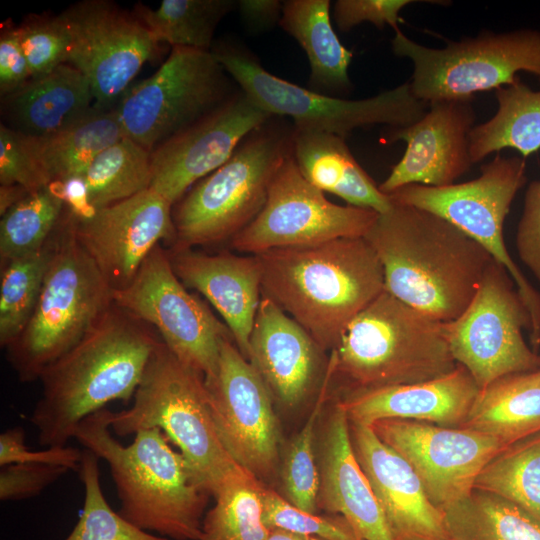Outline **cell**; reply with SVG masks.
Here are the masks:
<instances>
[{"mask_svg": "<svg viewBox=\"0 0 540 540\" xmlns=\"http://www.w3.org/2000/svg\"><path fill=\"white\" fill-rule=\"evenodd\" d=\"M413 124L391 128L389 143L404 141L405 152L379 185L386 195L410 184L443 187L454 184L473 165L470 133L476 114L472 99L444 100Z\"/></svg>", "mask_w": 540, "mask_h": 540, "instance_id": "obj_21", "label": "cell"}, {"mask_svg": "<svg viewBox=\"0 0 540 540\" xmlns=\"http://www.w3.org/2000/svg\"><path fill=\"white\" fill-rule=\"evenodd\" d=\"M271 117L239 90L217 110L151 151L150 188L174 206Z\"/></svg>", "mask_w": 540, "mask_h": 540, "instance_id": "obj_20", "label": "cell"}, {"mask_svg": "<svg viewBox=\"0 0 540 540\" xmlns=\"http://www.w3.org/2000/svg\"><path fill=\"white\" fill-rule=\"evenodd\" d=\"M330 355L334 377L349 390L424 382L457 367L444 322L385 290L347 325Z\"/></svg>", "mask_w": 540, "mask_h": 540, "instance_id": "obj_6", "label": "cell"}, {"mask_svg": "<svg viewBox=\"0 0 540 540\" xmlns=\"http://www.w3.org/2000/svg\"><path fill=\"white\" fill-rule=\"evenodd\" d=\"M239 90L212 51L172 47L159 69L131 85L114 108L125 137L151 152Z\"/></svg>", "mask_w": 540, "mask_h": 540, "instance_id": "obj_12", "label": "cell"}, {"mask_svg": "<svg viewBox=\"0 0 540 540\" xmlns=\"http://www.w3.org/2000/svg\"><path fill=\"white\" fill-rule=\"evenodd\" d=\"M173 205L152 188L95 210L72 214L76 239L113 290L125 287L161 241H174Z\"/></svg>", "mask_w": 540, "mask_h": 540, "instance_id": "obj_19", "label": "cell"}, {"mask_svg": "<svg viewBox=\"0 0 540 540\" xmlns=\"http://www.w3.org/2000/svg\"><path fill=\"white\" fill-rule=\"evenodd\" d=\"M0 183L34 191L49 185L32 150L29 137L1 123Z\"/></svg>", "mask_w": 540, "mask_h": 540, "instance_id": "obj_44", "label": "cell"}, {"mask_svg": "<svg viewBox=\"0 0 540 540\" xmlns=\"http://www.w3.org/2000/svg\"><path fill=\"white\" fill-rule=\"evenodd\" d=\"M378 214L369 208L330 202L303 176L291 153L276 171L262 210L230 245L257 255L272 249L364 237Z\"/></svg>", "mask_w": 540, "mask_h": 540, "instance_id": "obj_15", "label": "cell"}, {"mask_svg": "<svg viewBox=\"0 0 540 540\" xmlns=\"http://www.w3.org/2000/svg\"><path fill=\"white\" fill-rule=\"evenodd\" d=\"M204 381L223 445L241 467L269 483L280 464V425L268 388L233 338L222 341L217 372Z\"/></svg>", "mask_w": 540, "mask_h": 540, "instance_id": "obj_16", "label": "cell"}, {"mask_svg": "<svg viewBox=\"0 0 540 540\" xmlns=\"http://www.w3.org/2000/svg\"><path fill=\"white\" fill-rule=\"evenodd\" d=\"M324 352L302 326L262 296L250 335L248 361L273 399L294 409L319 390L328 365Z\"/></svg>", "mask_w": 540, "mask_h": 540, "instance_id": "obj_22", "label": "cell"}, {"mask_svg": "<svg viewBox=\"0 0 540 540\" xmlns=\"http://www.w3.org/2000/svg\"><path fill=\"white\" fill-rule=\"evenodd\" d=\"M211 51L251 101L273 117L290 118L295 130L324 132L345 139L357 128L409 126L429 107L413 95L409 81L373 97L348 100L273 75L237 44L213 45Z\"/></svg>", "mask_w": 540, "mask_h": 540, "instance_id": "obj_9", "label": "cell"}, {"mask_svg": "<svg viewBox=\"0 0 540 540\" xmlns=\"http://www.w3.org/2000/svg\"><path fill=\"white\" fill-rule=\"evenodd\" d=\"M241 16L252 29L262 30L279 24L283 2L276 0H241L237 2Z\"/></svg>", "mask_w": 540, "mask_h": 540, "instance_id": "obj_50", "label": "cell"}, {"mask_svg": "<svg viewBox=\"0 0 540 540\" xmlns=\"http://www.w3.org/2000/svg\"><path fill=\"white\" fill-rule=\"evenodd\" d=\"M370 427L410 464L440 510L467 497L482 469L508 447L483 433L420 421L383 419Z\"/></svg>", "mask_w": 540, "mask_h": 540, "instance_id": "obj_18", "label": "cell"}, {"mask_svg": "<svg viewBox=\"0 0 540 540\" xmlns=\"http://www.w3.org/2000/svg\"><path fill=\"white\" fill-rule=\"evenodd\" d=\"M260 482L249 472L228 480L204 515L198 540H266L269 530L262 518Z\"/></svg>", "mask_w": 540, "mask_h": 540, "instance_id": "obj_38", "label": "cell"}, {"mask_svg": "<svg viewBox=\"0 0 540 540\" xmlns=\"http://www.w3.org/2000/svg\"><path fill=\"white\" fill-rule=\"evenodd\" d=\"M24 439L22 427H14L1 433V467L15 463H37L58 465L79 471L82 458V452L79 449L66 445L33 451L25 445Z\"/></svg>", "mask_w": 540, "mask_h": 540, "instance_id": "obj_47", "label": "cell"}, {"mask_svg": "<svg viewBox=\"0 0 540 540\" xmlns=\"http://www.w3.org/2000/svg\"><path fill=\"white\" fill-rule=\"evenodd\" d=\"M292 156L303 176L322 192L348 205L388 211L392 202L356 161L345 139L324 132L293 128Z\"/></svg>", "mask_w": 540, "mask_h": 540, "instance_id": "obj_28", "label": "cell"}, {"mask_svg": "<svg viewBox=\"0 0 540 540\" xmlns=\"http://www.w3.org/2000/svg\"><path fill=\"white\" fill-rule=\"evenodd\" d=\"M70 470L63 466L15 463L1 467L0 499L23 500L38 496Z\"/></svg>", "mask_w": 540, "mask_h": 540, "instance_id": "obj_45", "label": "cell"}, {"mask_svg": "<svg viewBox=\"0 0 540 540\" xmlns=\"http://www.w3.org/2000/svg\"><path fill=\"white\" fill-rule=\"evenodd\" d=\"M57 188L47 186L29 192L1 216V264L43 249L64 211Z\"/></svg>", "mask_w": 540, "mask_h": 540, "instance_id": "obj_37", "label": "cell"}, {"mask_svg": "<svg viewBox=\"0 0 540 540\" xmlns=\"http://www.w3.org/2000/svg\"><path fill=\"white\" fill-rule=\"evenodd\" d=\"M266 540H324L315 536H308L289 532L282 529H270Z\"/></svg>", "mask_w": 540, "mask_h": 540, "instance_id": "obj_52", "label": "cell"}, {"mask_svg": "<svg viewBox=\"0 0 540 540\" xmlns=\"http://www.w3.org/2000/svg\"><path fill=\"white\" fill-rule=\"evenodd\" d=\"M459 428L506 446L540 433V369L506 375L480 389Z\"/></svg>", "mask_w": 540, "mask_h": 540, "instance_id": "obj_29", "label": "cell"}, {"mask_svg": "<svg viewBox=\"0 0 540 540\" xmlns=\"http://www.w3.org/2000/svg\"><path fill=\"white\" fill-rule=\"evenodd\" d=\"M329 0L283 1L281 28L302 47L310 65V90L348 92L353 53L338 39L330 19Z\"/></svg>", "mask_w": 540, "mask_h": 540, "instance_id": "obj_30", "label": "cell"}, {"mask_svg": "<svg viewBox=\"0 0 540 540\" xmlns=\"http://www.w3.org/2000/svg\"><path fill=\"white\" fill-rule=\"evenodd\" d=\"M104 408L85 418L74 438L107 462L120 500L119 514L146 531L174 540H198L210 494L159 428L141 429L129 445L111 433Z\"/></svg>", "mask_w": 540, "mask_h": 540, "instance_id": "obj_4", "label": "cell"}, {"mask_svg": "<svg viewBox=\"0 0 540 540\" xmlns=\"http://www.w3.org/2000/svg\"><path fill=\"white\" fill-rule=\"evenodd\" d=\"M70 36L67 63L88 80L95 105L114 108L159 44L133 12L84 0L60 13Z\"/></svg>", "mask_w": 540, "mask_h": 540, "instance_id": "obj_17", "label": "cell"}, {"mask_svg": "<svg viewBox=\"0 0 540 540\" xmlns=\"http://www.w3.org/2000/svg\"><path fill=\"white\" fill-rule=\"evenodd\" d=\"M364 238L382 264L385 291L442 322L464 312L493 260L446 219L395 202Z\"/></svg>", "mask_w": 540, "mask_h": 540, "instance_id": "obj_2", "label": "cell"}, {"mask_svg": "<svg viewBox=\"0 0 540 540\" xmlns=\"http://www.w3.org/2000/svg\"><path fill=\"white\" fill-rule=\"evenodd\" d=\"M417 1L414 0H337L333 4V18L341 31H349L355 26L370 22L378 29L385 25L400 30L401 10Z\"/></svg>", "mask_w": 540, "mask_h": 540, "instance_id": "obj_46", "label": "cell"}, {"mask_svg": "<svg viewBox=\"0 0 540 540\" xmlns=\"http://www.w3.org/2000/svg\"><path fill=\"white\" fill-rule=\"evenodd\" d=\"M28 137L38 164L53 183L83 175L102 151L125 134L115 108L94 105L84 117L56 133Z\"/></svg>", "mask_w": 540, "mask_h": 540, "instance_id": "obj_31", "label": "cell"}, {"mask_svg": "<svg viewBox=\"0 0 540 540\" xmlns=\"http://www.w3.org/2000/svg\"><path fill=\"white\" fill-rule=\"evenodd\" d=\"M52 243L33 314L6 347L7 359L23 383L39 380L114 303L113 289L76 239L72 215L66 208L52 233Z\"/></svg>", "mask_w": 540, "mask_h": 540, "instance_id": "obj_7", "label": "cell"}, {"mask_svg": "<svg viewBox=\"0 0 540 540\" xmlns=\"http://www.w3.org/2000/svg\"><path fill=\"white\" fill-rule=\"evenodd\" d=\"M515 286L507 270L492 260L464 312L444 322L454 360L480 389L503 376L540 369V356L523 337L530 318Z\"/></svg>", "mask_w": 540, "mask_h": 540, "instance_id": "obj_13", "label": "cell"}, {"mask_svg": "<svg viewBox=\"0 0 540 540\" xmlns=\"http://www.w3.org/2000/svg\"><path fill=\"white\" fill-rule=\"evenodd\" d=\"M319 451L318 509L343 516L361 540H394L355 456L350 421L338 402L323 427Z\"/></svg>", "mask_w": 540, "mask_h": 540, "instance_id": "obj_26", "label": "cell"}, {"mask_svg": "<svg viewBox=\"0 0 540 540\" xmlns=\"http://www.w3.org/2000/svg\"><path fill=\"white\" fill-rule=\"evenodd\" d=\"M32 77L22 50L17 26L9 21L1 25L0 32V94L11 93Z\"/></svg>", "mask_w": 540, "mask_h": 540, "instance_id": "obj_49", "label": "cell"}, {"mask_svg": "<svg viewBox=\"0 0 540 540\" xmlns=\"http://www.w3.org/2000/svg\"><path fill=\"white\" fill-rule=\"evenodd\" d=\"M29 190L21 185L0 186V214L6 213L12 206L29 194Z\"/></svg>", "mask_w": 540, "mask_h": 540, "instance_id": "obj_51", "label": "cell"}, {"mask_svg": "<svg viewBox=\"0 0 540 540\" xmlns=\"http://www.w3.org/2000/svg\"><path fill=\"white\" fill-rule=\"evenodd\" d=\"M118 436L159 428L184 457L198 485L213 497L230 479L248 472L223 445L210 411L204 376L182 363L161 341L132 406L111 413Z\"/></svg>", "mask_w": 540, "mask_h": 540, "instance_id": "obj_5", "label": "cell"}, {"mask_svg": "<svg viewBox=\"0 0 540 540\" xmlns=\"http://www.w3.org/2000/svg\"><path fill=\"white\" fill-rule=\"evenodd\" d=\"M256 257L262 296L332 350L347 325L385 290L382 264L364 237L272 249Z\"/></svg>", "mask_w": 540, "mask_h": 540, "instance_id": "obj_3", "label": "cell"}, {"mask_svg": "<svg viewBox=\"0 0 540 540\" xmlns=\"http://www.w3.org/2000/svg\"><path fill=\"white\" fill-rule=\"evenodd\" d=\"M450 540H452V539H450Z\"/></svg>", "mask_w": 540, "mask_h": 540, "instance_id": "obj_53", "label": "cell"}, {"mask_svg": "<svg viewBox=\"0 0 540 540\" xmlns=\"http://www.w3.org/2000/svg\"><path fill=\"white\" fill-rule=\"evenodd\" d=\"M83 175L95 211L150 188L151 152L124 137L102 151Z\"/></svg>", "mask_w": 540, "mask_h": 540, "instance_id": "obj_35", "label": "cell"}, {"mask_svg": "<svg viewBox=\"0 0 540 540\" xmlns=\"http://www.w3.org/2000/svg\"><path fill=\"white\" fill-rule=\"evenodd\" d=\"M113 302L153 326L162 342L205 379L215 376L221 343L233 338L197 295L187 291L158 244L128 285L113 290Z\"/></svg>", "mask_w": 540, "mask_h": 540, "instance_id": "obj_14", "label": "cell"}, {"mask_svg": "<svg viewBox=\"0 0 540 540\" xmlns=\"http://www.w3.org/2000/svg\"><path fill=\"white\" fill-rule=\"evenodd\" d=\"M99 458L82 451L80 478L84 486V506L78 522L64 540H170L134 525L106 501L100 482Z\"/></svg>", "mask_w": 540, "mask_h": 540, "instance_id": "obj_41", "label": "cell"}, {"mask_svg": "<svg viewBox=\"0 0 540 540\" xmlns=\"http://www.w3.org/2000/svg\"><path fill=\"white\" fill-rule=\"evenodd\" d=\"M474 489L500 496L540 521V433L501 450L482 469Z\"/></svg>", "mask_w": 540, "mask_h": 540, "instance_id": "obj_36", "label": "cell"}, {"mask_svg": "<svg viewBox=\"0 0 540 540\" xmlns=\"http://www.w3.org/2000/svg\"><path fill=\"white\" fill-rule=\"evenodd\" d=\"M17 33L32 77L67 63L70 36L61 14H30Z\"/></svg>", "mask_w": 540, "mask_h": 540, "instance_id": "obj_43", "label": "cell"}, {"mask_svg": "<svg viewBox=\"0 0 540 540\" xmlns=\"http://www.w3.org/2000/svg\"><path fill=\"white\" fill-rule=\"evenodd\" d=\"M180 281L201 293L224 319L235 345L248 360L249 340L262 298L261 268L256 255L207 254L167 250Z\"/></svg>", "mask_w": 540, "mask_h": 540, "instance_id": "obj_25", "label": "cell"}, {"mask_svg": "<svg viewBox=\"0 0 540 540\" xmlns=\"http://www.w3.org/2000/svg\"><path fill=\"white\" fill-rule=\"evenodd\" d=\"M391 46L395 55L412 62V93L427 104L472 99L476 93L511 85L520 71L540 81V31L535 29L483 31L444 48L423 46L398 30Z\"/></svg>", "mask_w": 540, "mask_h": 540, "instance_id": "obj_11", "label": "cell"}, {"mask_svg": "<svg viewBox=\"0 0 540 540\" xmlns=\"http://www.w3.org/2000/svg\"><path fill=\"white\" fill-rule=\"evenodd\" d=\"M355 456L394 540H450L444 514L428 498L410 464L370 426L350 422Z\"/></svg>", "mask_w": 540, "mask_h": 540, "instance_id": "obj_23", "label": "cell"}, {"mask_svg": "<svg viewBox=\"0 0 540 540\" xmlns=\"http://www.w3.org/2000/svg\"><path fill=\"white\" fill-rule=\"evenodd\" d=\"M234 5L230 0H163L157 9L137 4L133 13L158 43L211 51L216 28Z\"/></svg>", "mask_w": 540, "mask_h": 540, "instance_id": "obj_34", "label": "cell"}, {"mask_svg": "<svg viewBox=\"0 0 540 540\" xmlns=\"http://www.w3.org/2000/svg\"><path fill=\"white\" fill-rule=\"evenodd\" d=\"M480 388L462 365L424 382L349 390L337 402L350 422L371 426L383 419L413 420L459 428Z\"/></svg>", "mask_w": 540, "mask_h": 540, "instance_id": "obj_24", "label": "cell"}, {"mask_svg": "<svg viewBox=\"0 0 540 540\" xmlns=\"http://www.w3.org/2000/svg\"><path fill=\"white\" fill-rule=\"evenodd\" d=\"M495 97L496 113L470 133L473 164L506 148L517 150L523 158L540 149V91L517 79L496 89Z\"/></svg>", "mask_w": 540, "mask_h": 540, "instance_id": "obj_32", "label": "cell"}, {"mask_svg": "<svg viewBox=\"0 0 540 540\" xmlns=\"http://www.w3.org/2000/svg\"><path fill=\"white\" fill-rule=\"evenodd\" d=\"M52 235L33 254L1 264L0 344L10 345L30 320L52 255Z\"/></svg>", "mask_w": 540, "mask_h": 540, "instance_id": "obj_40", "label": "cell"}, {"mask_svg": "<svg viewBox=\"0 0 540 540\" xmlns=\"http://www.w3.org/2000/svg\"><path fill=\"white\" fill-rule=\"evenodd\" d=\"M161 341L153 327L113 303L42 373V393L30 416L39 443L66 446L85 418L111 401L133 399Z\"/></svg>", "mask_w": 540, "mask_h": 540, "instance_id": "obj_1", "label": "cell"}, {"mask_svg": "<svg viewBox=\"0 0 540 540\" xmlns=\"http://www.w3.org/2000/svg\"><path fill=\"white\" fill-rule=\"evenodd\" d=\"M516 249L521 261L540 282V180L532 181L526 190Z\"/></svg>", "mask_w": 540, "mask_h": 540, "instance_id": "obj_48", "label": "cell"}, {"mask_svg": "<svg viewBox=\"0 0 540 540\" xmlns=\"http://www.w3.org/2000/svg\"><path fill=\"white\" fill-rule=\"evenodd\" d=\"M94 105L88 80L76 67L64 63L1 97V115L9 128L44 137L78 121Z\"/></svg>", "mask_w": 540, "mask_h": 540, "instance_id": "obj_27", "label": "cell"}, {"mask_svg": "<svg viewBox=\"0 0 540 540\" xmlns=\"http://www.w3.org/2000/svg\"><path fill=\"white\" fill-rule=\"evenodd\" d=\"M293 126L271 117L252 131L218 169L173 206L174 241L187 249L231 240L262 210L270 183L292 153Z\"/></svg>", "mask_w": 540, "mask_h": 540, "instance_id": "obj_8", "label": "cell"}, {"mask_svg": "<svg viewBox=\"0 0 540 540\" xmlns=\"http://www.w3.org/2000/svg\"><path fill=\"white\" fill-rule=\"evenodd\" d=\"M264 525L324 540H361L351 524L341 515L310 513L291 504L267 484L260 482Z\"/></svg>", "mask_w": 540, "mask_h": 540, "instance_id": "obj_42", "label": "cell"}, {"mask_svg": "<svg viewBox=\"0 0 540 540\" xmlns=\"http://www.w3.org/2000/svg\"><path fill=\"white\" fill-rule=\"evenodd\" d=\"M526 162L521 157L497 155L481 166L479 177L443 187L410 184L389 194L392 202L432 212L480 244L507 270L530 318L529 341L540 347V293L511 258L503 227L512 201L526 184Z\"/></svg>", "mask_w": 540, "mask_h": 540, "instance_id": "obj_10", "label": "cell"}, {"mask_svg": "<svg viewBox=\"0 0 540 540\" xmlns=\"http://www.w3.org/2000/svg\"><path fill=\"white\" fill-rule=\"evenodd\" d=\"M335 366L331 355L324 380L313 407L300 431L291 441L281 467L285 498L296 507L318 513L319 468L315 455L316 429L330 396Z\"/></svg>", "mask_w": 540, "mask_h": 540, "instance_id": "obj_39", "label": "cell"}, {"mask_svg": "<svg viewBox=\"0 0 540 540\" xmlns=\"http://www.w3.org/2000/svg\"><path fill=\"white\" fill-rule=\"evenodd\" d=\"M441 511L452 540H540V521L516 504L473 489Z\"/></svg>", "mask_w": 540, "mask_h": 540, "instance_id": "obj_33", "label": "cell"}]
</instances>
